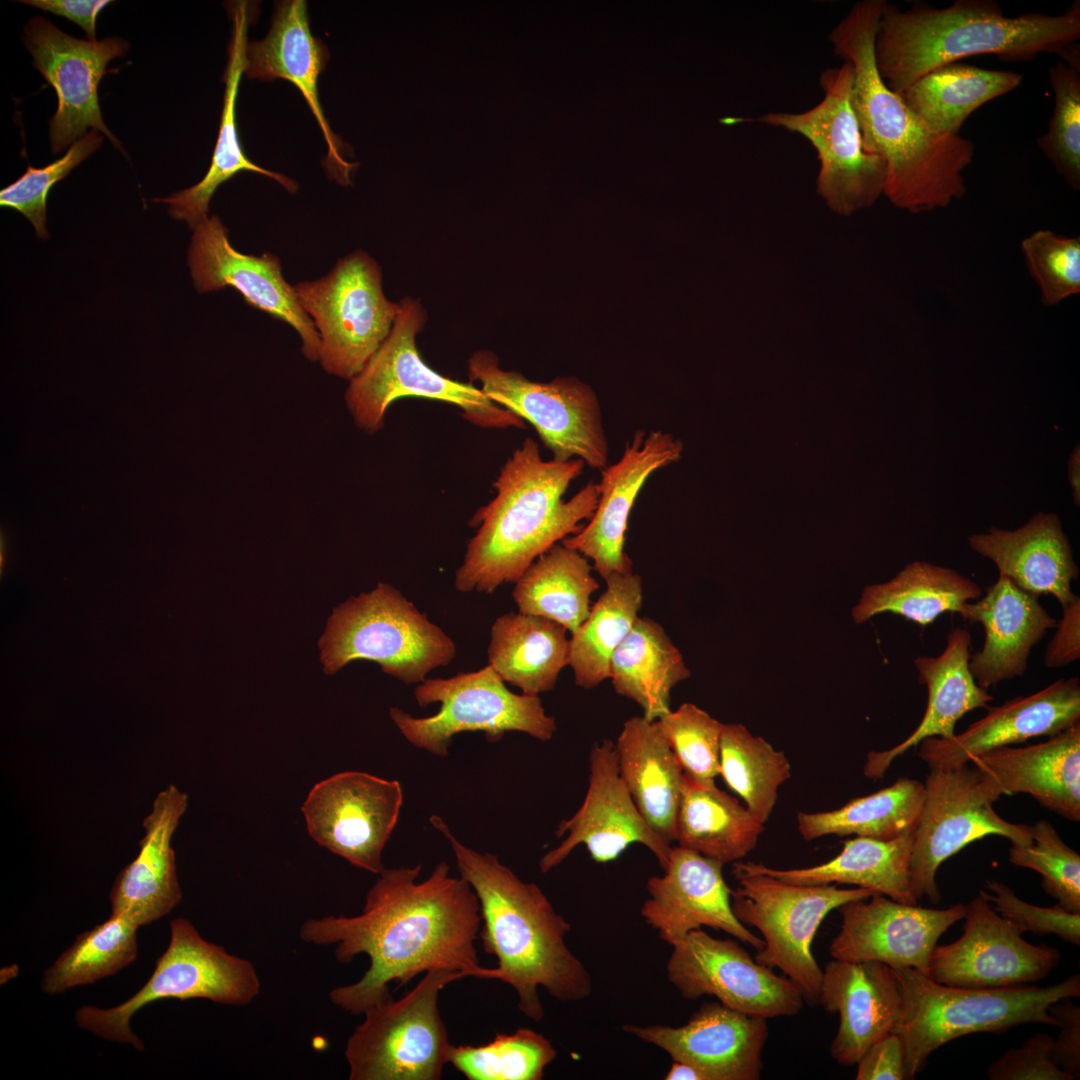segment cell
Returning a JSON list of instances; mask_svg holds the SVG:
<instances>
[{"label": "cell", "mask_w": 1080, "mask_h": 1080, "mask_svg": "<svg viewBox=\"0 0 1080 1080\" xmlns=\"http://www.w3.org/2000/svg\"><path fill=\"white\" fill-rule=\"evenodd\" d=\"M138 928L126 917L111 914L104 923L82 932L43 972L42 992L60 994L92 984L127 967L138 954Z\"/></svg>", "instance_id": "7dc6e473"}, {"label": "cell", "mask_w": 1080, "mask_h": 1080, "mask_svg": "<svg viewBox=\"0 0 1080 1080\" xmlns=\"http://www.w3.org/2000/svg\"><path fill=\"white\" fill-rule=\"evenodd\" d=\"M657 722L683 774L699 783L715 785L724 723L692 703L670 710Z\"/></svg>", "instance_id": "816d5d0a"}, {"label": "cell", "mask_w": 1080, "mask_h": 1080, "mask_svg": "<svg viewBox=\"0 0 1080 1080\" xmlns=\"http://www.w3.org/2000/svg\"><path fill=\"white\" fill-rule=\"evenodd\" d=\"M620 776L649 827L667 844L676 839L683 771L657 721L623 724L614 743Z\"/></svg>", "instance_id": "8d00e7d4"}, {"label": "cell", "mask_w": 1080, "mask_h": 1080, "mask_svg": "<svg viewBox=\"0 0 1080 1080\" xmlns=\"http://www.w3.org/2000/svg\"><path fill=\"white\" fill-rule=\"evenodd\" d=\"M420 872V864L385 868L359 915H330L301 925V940L336 945L340 963L360 954L369 957L360 980L329 993L331 1002L344 1011L363 1014L391 996L390 982L402 986L433 969L490 979V968L480 965L475 946L481 915L474 890L461 876H452L444 861L422 882L417 881Z\"/></svg>", "instance_id": "6da1fadb"}, {"label": "cell", "mask_w": 1080, "mask_h": 1080, "mask_svg": "<svg viewBox=\"0 0 1080 1080\" xmlns=\"http://www.w3.org/2000/svg\"><path fill=\"white\" fill-rule=\"evenodd\" d=\"M1067 476L1072 489L1074 503L1080 504V448L1075 446L1067 461Z\"/></svg>", "instance_id": "6125c7cd"}, {"label": "cell", "mask_w": 1080, "mask_h": 1080, "mask_svg": "<svg viewBox=\"0 0 1080 1080\" xmlns=\"http://www.w3.org/2000/svg\"><path fill=\"white\" fill-rule=\"evenodd\" d=\"M763 830L764 824L735 797L683 774L676 822L678 846L725 865L748 855Z\"/></svg>", "instance_id": "60d3db41"}, {"label": "cell", "mask_w": 1080, "mask_h": 1080, "mask_svg": "<svg viewBox=\"0 0 1080 1080\" xmlns=\"http://www.w3.org/2000/svg\"><path fill=\"white\" fill-rule=\"evenodd\" d=\"M719 775L764 824L773 812L780 786L791 776V765L783 751L752 735L743 725L731 723L723 726Z\"/></svg>", "instance_id": "bcb514c9"}, {"label": "cell", "mask_w": 1080, "mask_h": 1080, "mask_svg": "<svg viewBox=\"0 0 1080 1080\" xmlns=\"http://www.w3.org/2000/svg\"><path fill=\"white\" fill-rule=\"evenodd\" d=\"M20 2L74 22L85 31L90 41L96 40L97 16L103 8L112 3L109 0H22Z\"/></svg>", "instance_id": "94428289"}, {"label": "cell", "mask_w": 1080, "mask_h": 1080, "mask_svg": "<svg viewBox=\"0 0 1080 1080\" xmlns=\"http://www.w3.org/2000/svg\"><path fill=\"white\" fill-rule=\"evenodd\" d=\"M414 696L420 707L439 703V711L418 718L391 707L389 715L408 742L439 757L449 754L453 736L461 732L481 731L497 742L511 731L548 741L556 731L539 696L511 692L490 665L447 679H426Z\"/></svg>", "instance_id": "8fae6325"}, {"label": "cell", "mask_w": 1080, "mask_h": 1080, "mask_svg": "<svg viewBox=\"0 0 1080 1080\" xmlns=\"http://www.w3.org/2000/svg\"><path fill=\"white\" fill-rule=\"evenodd\" d=\"M671 946L668 978L686 999L711 995L733 1010L765 1019L792 1016L804 1006L794 982L758 963L737 941L714 938L700 928Z\"/></svg>", "instance_id": "ac0fdd59"}, {"label": "cell", "mask_w": 1080, "mask_h": 1080, "mask_svg": "<svg viewBox=\"0 0 1080 1080\" xmlns=\"http://www.w3.org/2000/svg\"><path fill=\"white\" fill-rule=\"evenodd\" d=\"M430 823L449 842L460 876L474 890L481 915L484 951L497 958L490 979L517 993L518 1008L533 1021L544 1016L538 987L560 1001H579L592 992L590 975L565 937L571 926L534 883L522 881L492 853L457 840L439 816Z\"/></svg>", "instance_id": "5b68a950"}, {"label": "cell", "mask_w": 1080, "mask_h": 1080, "mask_svg": "<svg viewBox=\"0 0 1080 1080\" xmlns=\"http://www.w3.org/2000/svg\"><path fill=\"white\" fill-rule=\"evenodd\" d=\"M837 910L841 928L830 944L833 959L879 961L925 975L939 938L965 916L961 903L945 909L924 908L882 894L847 902Z\"/></svg>", "instance_id": "603a6c76"}, {"label": "cell", "mask_w": 1080, "mask_h": 1080, "mask_svg": "<svg viewBox=\"0 0 1080 1080\" xmlns=\"http://www.w3.org/2000/svg\"><path fill=\"white\" fill-rule=\"evenodd\" d=\"M731 907L745 926L755 927L764 947L754 959L780 969L809 1004L818 1003L823 970L812 953V943L822 921L834 909L877 894L869 889H841L836 885H797L765 874L736 878Z\"/></svg>", "instance_id": "7c38bea8"}, {"label": "cell", "mask_w": 1080, "mask_h": 1080, "mask_svg": "<svg viewBox=\"0 0 1080 1080\" xmlns=\"http://www.w3.org/2000/svg\"><path fill=\"white\" fill-rule=\"evenodd\" d=\"M963 934L950 944L935 946L928 977L949 986L1004 988L1027 985L1047 977L1058 965L1060 952L1025 941L1020 930L993 909L983 892L965 905Z\"/></svg>", "instance_id": "ffe728a7"}, {"label": "cell", "mask_w": 1080, "mask_h": 1080, "mask_svg": "<svg viewBox=\"0 0 1080 1080\" xmlns=\"http://www.w3.org/2000/svg\"><path fill=\"white\" fill-rule=\"evenodd\" d=\"M293 287L318 332L322 368L350 381L385 341L400 311V302L383 292L380 266L357 250L327 275Z\"/></svg>", "instance_id": "4fadbf2b"}, {"label": "cell", "mask_w": 1080, "mask_h": 1080, "mask_svg": "<svg viewBox=\"0 0 1080 1080\" xmlns=\"http://www.w3.org/2000/svg\"><path fill=\"white\" fill-rule=\"evenodd\" d=\"M622 1029L700 1069L707 1080H758L769 1030L767 1019L705 1003L680 1027L625 1025Z\"/></svg>", "instance_id": "484cf974"}, {"label": "cell", "mask_w": 1080, "mask_h": 1080, "mask_svg": "<svg viewBox=\"0 0 1080 1080\" xmlns=\"http://www.w3.org/2000/svg\"><path fill=\"white\" fill-rule=\"evenodd\" d=\"M924 784L901 777L892 785L825 812H799L798 830L805 840L827 835H856L889 840L914 830L924 801Z\"/></svg>", "instance_id": "f6af8a7d"}, {"label": "cell", "mask_w": 1080, "mask_h": 1080, "mask_svg": "<svg viewBox=\"0 0 1080 1080\" xmlns=\"http://www.w3.org/2000/svg\"><path fill=\"white\" fill-rule=\"evenodd\" d=\"M985 888L994 893L982 891L986 899L995 904V911L1022 934H1055L1064 941L1080 944V913L1068 912L1056 904L1053 907L1032 905L1021 900L1010 887L999 881H987Z\"/></svg>", "instance_id": "11a10c76"}, {"label": "cell", "mask_w": 1080, "mask_h": 1080, "mask_svg": "<svg viewBox=\"0 0 1080 1080\" xmlns=\"http://www.w3.org/2000/svg\"><path fill=\"white\" fill-rule=\"evenodd\" d=\"M593 566L580 552L556 543L515 582L520 613L542 616L574 633L590 614V597L599 584Z\"/></svg>", "instance_id": "7bdbcfd3"}, {"label": "cell", "mask_w": 1080, "mask_h": 1080, "mask_svg": "<svg viewBox=\"0 0 1080 1080\" xmlns=\"http://www.w3.org/2000/svg\"><path fill=\"white\" fill-rule=\"evenodd\" d=\"M971 762L1003 795L1029 794L1063 818L1080 820V722L1045 742L999 747Z\"/></svg>", "instance_id": "d6a6232c"}, {"label": "cell", "mask_w": 1080, "mask_h": 1080, "mask_svg": "<svg viewBox=\"0 0 1080 1080\" xmlns=\"http://www.w3.org/2000/svg\"><path fill=\"white\" fill-rule=\"evenodd\" d=\"M232 35L228 46V61L223 75L225 82L223 108L218 137L209 169L195 185L154 201L168 205L171 217L185 221L192 229L207 218L209 203L217 188L234 175L249 171L267 176L295 193L298 185L290 178L264 169L244 153L236 123V102L242 74L246 70L247 31L254 14L251 5L238 1L229 5Z\"/></svg>", "instance_id": "e575fe53"}, {"label": "cell", "mask_w": 1080, "mask_h": 1080, "mask_svg": "<svg viewBox=\"0 0 1080 1080\" xmlns=\"http://www.w3.org/2000/svg\"><path fill=\"white\" fill-rule=\"evenodd\" d=\"M260 988L257 971L249 960L229 954L202 938L190 921L176 918L170 924L168 947L157 959L145 985L112 1008L81 1006L75 1012V1021L100 1038L144 1051L143 1042L130 1027V1020L144 1006L163 999L196 998L245 1006L258 996Z\"/></svg>", "instance_id": "9c48e42d"}, {"label": "cell", "mask_w": 1080, "mask_h": 1080, "mask_svg": "<svg viewBox=\"0 0 1080 1080\" xmlns=\"http://www.w3.org/2000/svg\"><path fill=\"white\" fill-rule=\"evenodd\" d=\"M567 629L551 619L510 612L491 628L488 665L504 681L528 695L553 690L569 665Z\"/></svg>", "instance_id": "74e56055"}, {"label": "cell", "mask_w": 1080, "mask_h": 1080, "mask_svg": "<svg viewBox=\"0 0 1080 1080\" xmlns=\"http://www.w3.org/2000/svg\"><path fill=\"white\" fill-rule=\"evenodd\" d=\"M1054 109L1038 145L1073 189H1080V66L1057 62L1048 70Z\"/></svg>", "instance_id": "681fc988"}, {"label": "cell", "mask_w": 1080, "mask_h": 1080, "mask_svg": "<svg viewBox=\"0 0 1080 1080\" xmlns=\"http://www.w3.org/2000/svg\"><path fill=\"white\" fill-rule=\"evenodd\" d=\"M1021 250L1044 305L1055 306L1080 293L1079 237L1041 229L1022 240Z\"/></svg>", "instance_id": "f5cc1de1"}, {"label": "cell", "mask_w": 1080, "mask_h": 1080, "mask_svg": "<svg viewBox=\"0 0 1080 1080\" xmlns=\"http://www.w3.org/2000/svg\"><path fill=\"white\" fill-rule=\"evenodd\" d=\"M318 645L326 674L364 659L405 684L424 682L456 654L453 640L386 583L336 607Z\"/></svg>", "instance_id": "52a82bcc"}, {"label": "cell", "mask_w": 1080, "mask_h": 1080, "mask_svg": "<svg viewBox=\"0 0 1080 1080\" xmlns=\"http://www.w3.org/2000/svg\"><path fill=\"white\" fill-rule=\"evenodd\" d=\"M399 781L345 771L317 783L301 811L311 838L351 865L380 874L382 853L399 818Z\"/></svg>", "instance_id": "e0dca14e"}, {"label": "cell", "mask_w": 1080, "mask_h": 1080, "mask_svg": "<svg viewBox=\"0 0 1080 1080\" xmlns=\"http://www.w3.org/2000/svg\"><path fill=\"white\" fill-rule=\"evenodd\" d=\"M556 1056L547 1038L521 1027L485 1045L451 1044L447 1061L468 1080H540Z\"/></svg>", "instance_id": "c3c4849f"}, {"label": "cell", "mask_w": 1080, "mask_h": 1080, "mask_svg": "<svg viewBox=\"0 0 1080 1080\" xmlns=\"http://www.w3.org/2000/svg\"><path fill=\"white\" fill-rule=\"evenodd\" d=\"M1054 1038L1037 1033L1019 1048H1010L987 1069L991 1080H1073L1052 1060Z\"/></svg>", "instance_id": "9f6ffc18"}, {"label": "cell", "mask_w": 1080, "mask_h": 1080, "mask_svg": "<svg viewBox=\"0 0 1080 1080\" xmlns=\"http://www.w3.org/2000/svg\"><path fill=\"white\" fill-rule=\"evenodd\" d=\"M308 5L304 0H286L277 4L268 34L248 42L246 76L269 81H290L303 95L324 135L327 144L325 167L336 182L351 184L350 174L359 163H349L343 154L350 147L331 130L323 113L318 92V78L325 69L328 51L310 30Z\"/></svg>", "instance_id": "83f0119b"}, {"label": "cell", "mask_w": 1080, "mask_h": 1080, "mask_svg": "<svg viewBox=\"0 0 1080 1080\" xmlns=\"http://www.w3.org/2000/svg\"><path fill=\"white\" fill-rule=\"evenodd\" d=\"M901 1011L892 1030L905 1052V1079H913L929 1055L947 1042L976 1032L1000 1033L1036 1023L1058 1027L1048 1008L1080 996V975L1044 987L964 988L940 984L909 967L891 968Z\"/></svg>", "instance_id": "8992f818"}, {"label": "cell", "mask_w": 1080, "mask_h": 1080, "mask_svg": "<svg viewBox=\"0 0 1080 1080\" xmlns=\"http://www.w3.org/2000/svg\"><path fill=\"white\" fill-rule=\"evenodd\" d=\"M103 137L93 129L75 141L61 158L44 166L28 165L23 175L0 191V206L17 210L34 226L37 237H48L46 229V200L49 190L58 181L97 150Z\"/></svg>", "instance_id": "db71d44e"}, {"label": "cell", "mask_w": 1080, "mask_h": 1080, "mask_svg": "<svg viewBox=\"0 0 1080 1080\" xmlns=\"http://www.w3.org/2000/svg\"><path fill=\"white\" fill-rule=\"evenodd\" d=\"M1080 2L1063 13L1006 16L993 0H957L945 8L916 2L902 10L886 2L874 43L877 70L894 92L966 57L995 55L1029 61L1042 53L1080 62Z\"/></svg>", "instance_id": "3957f363"}, {"label": "cell", "mask_w": 1080, "mask_h": 1080, "mask_svg": "<svg viewBox=\"0 0 1080 1080\" xmlns=\"http://www.w3.org/2000/svg\"><path fill=\"white\" fill-rule=\"evenodd\" d=\"M818 1003L839 1015L830 1054L844 1066L856 1064L874 1042L891 1033L901 1011L897 979L891 967L879 961L828 962Z\"/></svg>", "instance_id": "f1b7e54d"}, {"label": "cell", "mask_w": 1080, "mask_h": 1080, "mask_svg": "<svg viewBox=\"0 0 1080 1080\" xmlns=\"http://www.w3.org/2000/svg\"><path fill=\"white\" fill-rule=\"evenodd\" d=\"M856 1064V1080L905 1079V1052L900 1037L891 1032L880 1038Z\"/></svg>", "instance_id": "680465c9"}, {"label": "cell", "mask_w": 1080, "mask_h": 1080, "mask_svg": "<svg viewBox=\"0 0 1080 1080\" xmlns=\"http://www.w3.org/2000/svg\"><path fill=\"white\" fill-rule=\"evenodd\" d=\"M854 69L848 62L820 75L823 98L799 113L769 112L757 121L806 138L817 152V191L829 208L851 215L884 194L886 165L863 145L853 101Z\"/></svg>", "instance_id": "5bb4252c"}, {"label": "cell", "mask_w": 1080, "mask_h": 1080, "mask_svg": "<svg viewBox=\"0 0 1080 1080\" xmlns=\"http://www.w3.org/2000/svg\"><path fill=\"white\" fill-rule=\"evenodd\" d=\"M914 830L889 840L857 836L845 841L837 856L811 867L775 869L736 861L732 873L735 878L765 874L797 885H856L894 901L916 905L918 900L912 891L910 875Z\"/></svg>", "instance_id": "d590c367"}, {"label": "cell", "mask_w": 1080, "mask_h": 1080, "mask_svg": "<svg viewBox=\"0 0 1080 1080\" xmlns=\"http://www.w3.org/2000/svg\"><path fill=\"white\" fill-rule=\"evenodd\" d=\"M924 801L914 830L911 887L917 900L927 896L938 904L936 884L940 865L968 844L998 835L1011 844L1031 842L1030 826L1000 817L992 804L1002 794L995 781L977 767L930 769L924 783Z\"/></svg>", "instance_id": "2e32d148"}, {"label": "cell", "mask_w": 1080, "mask_h": 1080, "mask_svg": "<svg viewBox=\"0 0 1080 1080\" xmlns=\"http://www.w3.org/2000/svg\"><path fill=\"white\" fill-rule=\"evenodd\" d=\"M188 806L186 793L170 785L161 791L145 818V836L137 857L118 874L109 898L112 914L124 916L138 927L172 911L181 901L175 855L170 845Z\"/></svg>", "instance_id": "4dcf8cb0"}, {"label": "cell", "mask_w": 1080, "mask_h": 1080, "mask_svg": "<svg viewBox=\"0 0 1080 1080\" xmlns=\"http://www.w3.org/2000/svg\"><path fill=\"white\" fill-rule=\"evenodd\" d=\"M469 379L493 402L536 430L554 460L580 459L594 469L608 465L609 446L598 398L575 377L536 382L499 367L497 356L478 350L468 361Z\"/></svg>", "instance_id": "9a60e30c"}, {"label": "cell", "mask_w": 1080, "mask_h": 1080, "mask_svg": "<svg viewBox=\"0 0 1080 1080\" xmlns=\"http://www.w3.org/2000/svg\"><path fill=\"white\" fill-rule=\"evenodd\" d=\"M682 450L681 441L668 432L635 431L619 460L600 470L593 516L579 532L561 543L592 560L593 569L603 579L632 572L633 563L624 546L634 502L648 478L676 462Z\"/></svg>", "instance_id": "cb8c5ba5"}, {"label": "cell", "mask_w": 1080, "mask_h": 1080, "mask_svg": "<svg viewBox=\"0 0 1080 1080\" xmlns=\"http://www.w3.org/2000/svg\"><path fill=\"white\" fill-rule=\"evenodd\" d=\"M968 544L1028 593L1053 595L1061 606L1079 597L1071 588L1079 568L1056 513L1039 512L1015 530L991 527L970 535Z\"/></svg>", "instance_id": "1f68e13d"}, {"label": "cell", "mask_w": 1080, "mask_h": 1080, "mask_svg": "<svg viewBox=\"0 0 1080 1080\" xmlns=\"http://www.w3.org/2000/svg\"><path fill=\"white\" fill-rule=\"evenodd\" d=\"M590 614L569 639V665L575 684L593 689L610 676L613 653L631 631L642 606L641 576L615 573Z\"/></svg>", "instance_id": "ee69618b"}, {"label": "cell", "mask_w": 1080, "mask_h": 1080, "mask_svg": "<svg viewBox=\"0 0 1080 1080\" xmlns=\"http://www.w3.org/2000/svg\"><path fill=\"white\" fill-rule=\"evenodd\" d=\"M690 677L682 654L663 627L638 617L610 662V676L618 695L634 701L648 721H657L670 709L672 689Z\"/></svg>", "instance_id": "ab89813d"}, {"label": "cell", "mask_w": 1080, "mask_h": 1080, "mask_svg": "<svg viewBox=\"0 0 1080 1080\" xmlns=\"http://www.w3.org/2000/svg\"><path fill=\"white\" fill-rule=\"evenodd\" d=\"M960 615L984 627L983 648L971 654L969 668L976 683L986 690L1022 676L1032 648L1057 623L1038 596L1003 575L986 588L983 597L966 603Z\"/></svg>", "instance_id": "f546056e"}, {"label": "cell", "mask_w": 1080, "mask_h": 1080, "mask_svg": "<svg viewBox=\"0 0 1080 1080\" xmlns=\"http://www.w3.org/2000/svg\"><path fill=\"white\" fill-rule=\"evenodd\" d=\"M1048 643L1044 664L1048 668L1067 666L1080 658V598L1062 606V617Z\"/></svg>", "instance_id": "91938a15"}, {"label": "cell", "mask_w": 1080, "mask_h": 1080, "mask_svg": "<svg viewBox=\"0 0 1080 1080\" xmlns=\"http://www.w3.org/2000/svg\"><path fill=\"white\" fill-rule=\"evenodd\" d=\"M1022 75L951 63L923 75L898 93L930 128L958 135L966 119L985 103L1016 89Z\"/></svg>", "instance_id": "b9f144b4"}, {"label": "cell", "mask_w": 1080, "mask_h": 1080, "mask_svg": "<svg viewBox=\"0 0 1080 1080\" xmlns=\"http://www.w3.org/2000/svg\"><path fill=\"white\" fill-rule=\"evenodd\" d=\"M23 43L36 69L57 95V110L49 123L52 151L58 153L71 146L89 127L105 134L122 150L102 119L98 86L109 62L124 56L128 43L118 37L77 39L39 15L24 27Z\"/></svg>", "instance_id": "d6986e66"}, {"label": "cell", "mask_w": 1080, "mask_h": 1080, "mask_svg": "<svg viewBox=\"0 0 1080 1080\" xmlns=\"http://www.w3.org/2000/svg\"><path fill=\"white\" fill-rule=\"evenodd\" d=\"M427 320L422 304L406 297L394 325L375 354L349 381L345 402L354 423L367 433L379 431L388 407L403 397L443 401L482 428H525V421L489 399L472 383L436 372L421 358L416 336Z\"/></svg>", "instance_id": "ba28073f"}, {"label": "cell", "mask_w": 1080, "mask_h": 1080, "mask_svg": "<svg viewBox=\"0 0 1080 1080\" xmlns=\"http://www.w3.org/2000/svg\"><path fill=\"white\" fill-rule=\"evenodd\" d=\"M462 978L458 971L433 969L399 1000L390 996L368 1008L346 1044L349 1079H441L451 1044L439 994Z\"/></svg>", "instance_id": "30bf717a"}, {"label": "cell", "mask_w": 1080, "mask_h": 1080, "mask_svg": "<svg viewBox=\"0 0 1080 1080\" xmlns=\"http://www.w3.org/2000/svg\"><path fill=\"white\" fill-rule=\"evenodd\" d=\"M981 595L980 586L967 576L918 560L888 582L867 585L852 609V618L863 624L890 612L924 627L945 612L960 614L966 603Z\"/></svg>", "instance_id": "f35d334b"}, {"label": "cell", "mask_w": 1080, "mask_h": 1080, "mask_svg": "<svg viewBox=\"0 0 1080 1080\" xmlns=\"http://www.w3.org/2000/svg\"><path fill=\"white\" fill-rule=\"evenodd\" d=\"M589 769L585 799L572 817L557 825L556 837H566L542 856L541 872L555 868L581 844L586 846L594 861L607 863L617 859L634 843L648 848L664 870L672 847L649 827L637 809L620 776L611 740L604 739L593 745Z\"/></svg>", "instance_id": "44dd1931"}, {"label": "cell", "mask_w": 1080, "mask_h": 1080, "mask_svg": "<svg viewBox=\"0 0 1080 1080\" xmlns=\"http://www.w3.org/2000/svg\"><path fill=\"white\" fill-rule=\"evenodd\" d=\"M971 635L956 627L947 634L946 646L938 656L921 655L914 665L919 682L928 690V701L917 728L889 750L869 752L864 765L867 778H882L893 760L929 737L948 739L955 735L957 722L968 712L987 708L994 697L974 680L970 668Z\"/></svg>", "instance_id": "836d02e7"}, {"label": "cell", "mask_w": 1080, "mask_h": 1080, "mask_svg": "<svg viewBox=\"0 0 1080 1080\" xmlns=\"http://www.w3.org/2000/svg\"><path fill=\"white\" fill-rule=\"evenodd\" d=\"M723 864L680 846L672 847L663 876L647 882L649 898L641 908L646 923L670 945L689 932L707 926L722 930L757 951L762 938L734 915Z\"/></svg>", "instance_id": "d4e9b609"}, {"label": "cell", "mask_w": 1080, "mask_h": 1080, "mask_svg": "<svg viewBox=\"0 0 1080 1080\" xmlns=\"http://www.w3.org/2000/svg\"><path fill=\"white\" fill-rule=\"evenodd\" d=\"M584 466L580 459L544 460L537 442L525 438L500 469L495 497L470 521L477 532L455 572V588L493 593L515 583L554 544L579 532L596 509L598 485L588 482L570 499L563 496Z\"/></svg>", "instance_id": "277c9868"}, {"label": "cell", "mask_w": 1080, "mask_h": 1080, "mask_svg": "<svg viewBox=\"0 0 1080 1080\" xmlns=\"http://www.w3.org/2000/svg\"><path fill=\"white\" fill-rule=\"evenodd\" d=\"M187 256L199 293L233 287L247 304L293 327L301 339L304 356L310 361L319 360L318 332L300 305L294 287L284 279L276 255L237 251L229 241L228 229L218 216L212 215L193 228Z\"/></svg>", "instance_id": "7402d4cb"}, {"label": "cell", "mask_w": 1080, "mask_h": 1080, "mask_svg": "<svg viewBox=\"0 0 1080 1080\" xmlns=\"http://www.w3.org/2000/svg\"><path fill=\"white\" fill-rule=\"evenodd\" d=\"M666 1080H707L697 1067L680 1061H674L665 1077Z\"/></svg>", "instance_id": "be15d7a7"}, {"label": "cell", "mask_w": 1080, "mask_h": 1080, "mask_svg": "<svg viewBox=\"0 0 1080 1080\" xmlns=\"http://www.w3.org/2000/svg\"><path fill=\"white\" fill-rule=\"evenodd\" d=\"M1031 842L1012 844L1009 861L1042 876L1043 890L1056 905L1080 913V856L1061 839L1055 828L1041 819L1030 826Z\"/></svg>", "instance_id": "f907efd6"}, {"label": "cell", "mask_w": 1080, "mask_h": 1080, "mask_svg": "<svg viewBox=\"0 0 1080 1080\" xmlns=\"http://www.w3.org/2000/svg\"><path fill=\"white\" fill-rule=\"evenodd\" d=\"M885 0L856 2L828 39L854 69L853 101L863 145L886 165L884 195L910 213L945 208L966 193L974 144L930 128L881 78L874 43Z\"/></svg>", "instance_id": "7a4b0ae2"}, {"label": "cell", "mask_w": 1080, "mask_h": 1080, "mask_svg": "<svg viewBox=\"0 0 1080 1080\" xmlns=\"http://www.w3.org/2000/svg\"><path fill=\"white\" fill-rule=\"evenodd\" d=\"M986 709L983 718L960 734L922 740L919 757L930 769H956L990 750L1053 736L1080 722V681L1061 678L1031 695Z\"/></svg>", "instance_id": "4316f807"}, {"label": "cell", "mask_w": 1080, "mask_h": 1080, "mask_svg": "<svg viewBox=\"0 0 1080 1080\" xmlns=\"http://www.w3.org/2000/svg\"><path fill=\"white\" fill-rule=\"evenodd\" d=\"M1048 1012L1059 1023L1057 1039L1053 1040L1051 1057L1063 1071L1078 1079L1080 1076V1007L1072 998L1057 1000Z\"/></svg>", "instance_id": "6f0895ef"}]
</instances>
